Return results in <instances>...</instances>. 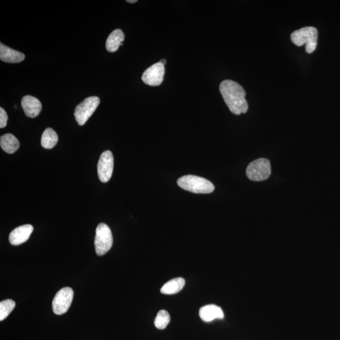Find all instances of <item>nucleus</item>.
Instances as JSON below:
<instances>
[{"label":"nucleus","mask_w":340,"mask_h":340,"mask_svg":"<svg viewBox=\"0 0 340 340\" xmlns=\"http://www.w3.org/2000/svg\"><path fill=\"white\" fill-rule=\"evenodd\" d=\"M160 62H161V64H163L164 65H165L166 64V60H165V59H161V60H160Z\"/></svg>","instance_id":"obj_21"},{"label":"nucleus","mask_w":340,"mask_h":340,"mask_svg":"<svg viewBox=\"0 0 340 340\" xmlns=\"http://www.w3.org/2000/svg\"><path fill=\"white\" fill-rule=\"evenodd\" d=\"M128 3H130V4H133V3L137 2V0H127V1Z\"/></svg>","instance_id":"obj_22"},{"label":"nucleus","mask_w":340,"mask_h":340,"mask_svg":"<svg viewBox=\"0 0 340 340\" xmlns=\"http://www.w3.org/2000/svg\"><path fill=\"white\" fill-rule=\"evenodd\" d=\"M170 316L165 310H161L158 312L155 320V325L159 329H165L170 322Z\"/></svg>","instance_id":"obj_18"},{"label":"nucleus","mask_w":340,"mask_h":340,"mask_svg":"<svg viewBox=\"0 0 340 340\" xmlns=\"http://www.w3.org/2000/svg\"><path fill=\"white\" fill-rule=\"evenodd\" d=\"M199 316L204 322H211L214 319H222L224 315L220 307L214 304L206 305L199 310Z\"/></svg>","instance_id":"obj_12"},{"label":"nucleus","mask_w":340,"mask_h":340,"mask_svg":"<svg viewBox=\"0 0 340 340\" xmlns=\"http://www.w3.org/2000/svg\"><path fill=\"white\" fill-rule=\"evenodd\" d=\"M0 145L3 150L9 154H13L19 150L20 143L16 137L11 133H6L0 139Z\"/></svg>","instance_id":"obj_15"},{"label":"nucleus","mask_w":340,"mask_h":340,"mask_svg":"<svg viewBox=\"0 0 340 340\" xmlns=\"http://www.w3.org/2000/svg\"><path fill=\"white\" fill-rule=\"evenodd\" d=\"M0 59L8 63H18L25 59V55L1 43L0 44Z\"/></svg>","instance_id":"obj_13"},{"label":"nucleus","mask_w":340,"mask_h":340,"mask_svg":"<svg viewBox=\"0 0 340 340\" xmlns=\"http://www.w3.org/2000/svg\"><path fill=\"white\" fill-rule=\"evenodd\" d=\"M74 292L70 287H64L55 294L52 301V310L55 314L65 313L72 303Z\"/></svg>","instance_id":"obj_7"},{"label":"nucleus","mask_w":340,"mask_h":340,"mask_svg":"<svg viewBox=\"0 0 340 340\" xmlns=\"http://www.w3.org/2000/svg\"><path fill=\"white\" fill-rule=\"evenodd\" d=\"M15 302L12 299H7L0 302V321L6 319L15 308Z\"/></svg>","instance_id":"obj_19"},{"label":"nucleus","mask_w":340,"mask_h":340,"mask_svg":"<svg viewBox=\"0 0 340 340\" xmlns=\"http://www.w3.org/2000/svg\"><path fill=\"white\" fill-rule=\"evenodd\" d=\"M22 107L25 115L30 118H35L39 115L42 110V104L37 98L27 95L22 98Z\"/></svg>","instance_id":"obj_11"},{"label":"nucleus","mask_w":340,"mask_h":340,"mask_svg":"<svg viewBox=\"0 0 340 340\" xmlns=\"http://www.w3.org/2000/svg\"><path fill=\"white\" fill-rule=\"evenodd\" d=\"M97 168L100 180L103 183L109 181L113 170V156L111 151H105L101 155Z\"/></svg>","instance_id":"obj_8"},{"label":"nucleus","mask_w":340,"mask_h":340,"mask_svg":"<svg viewBox=\"0 0 340 340\" xmlns=\"http://www.w3.org/2000/svg\"><path fill=\"white\" fill-rule=\"evenodd\" d=\"M34 231V228L30 224H25L18 227L11 232L9 236L10 243L14 246L20 245L26 242Z\"/></svg>","instance_id":"obj_10"},{"label":"nucleus","mask_w":340,"mask_h":340,"mask_svg":"<svg viewBox=\"0 0 340 340\" xmlns=\"http://www.w3.org/2000/svg\"><path fill=\"white\" fill-rule=\"evenodd\" d=\"M100 102L98 97H90L84 100L76 107L74 115L78 124L83 125L95 112Z\"/></svg>","instance_id":"obj_6"},{"label":"nucleus","mask_w":340,"mask_h":340,"mask_svg":"<svg viewBox=\"0 0 340 340\" xmlns=\"http://www.w3.org/2000/svg\"><path fill=\"white\" fill-rule=\"evenodd\" d=\"M125 39L124 34L122 30L116 29L111 33L106 41V49L108 52L117 51L120 45H122V42Z\"/></svg>","instance_id":"obj_14"},{"label":"nucleus","mask_w":340,"mask_h":340,"mask_svg":"<svg viewBox=\"0 0 340 340\" xmlns=\"http://www.w3.org/2000/svg\"><path fill=\"white\" fill-rule=\"evenodd\" d=\"M58 141V135L54 130L47 128L43 132L41 138V145L45 149H52Z\"/></svg>","instance_id":"obj_17"},{"label":"nucleus","mask_w":340,"mask_h":340,"mask_svg":"<svg viewBox=\"0 0 340 340\" xmlns=\"http://www.w3.org/2000/svg\"><path fill=\"white\" fill-rule=\"evenodd\" d=\"M185 279L181 277L173 279L171 281L166 282L164 286L161 287V293L165 295H172L178 293L182 290L185 286Z\"/></svg>","instance_id":"obj_16"},{"label":"nucleus","mask_w":340,"mask_h":340,"mask_svg":"<svg viewBox=\"0 0 340 340\" xmlns=\"http://www.w3.org/2000/svg\"><path fill=\"white\" fill-rule=\"evenodd\" d=\"M219 90L224 102L234 114L240 115L248 111L245 91L238 83L229 80H224L219 86Z\"/></svg>","instance_id":"obj_1"},{"label":"nucleus","mask_w":340,"mask_h":340,"mask_svg":"<svg viewBox=\"0 0 340 340\" xmlns=\"http://www.w3.org/2000/svg\"><path fill=\"white\" fill-rule=\"evenodd\" d=\"M113 244V236L109 227L104 223L98 224L96 229L95 247L98 256L104 255Z\"/></svg>","instance_id":"obj_4"},{"label":"nucleus","mask_w":340,"mask_h":340,"mask_svg":"<svg viewBox=\"0 0 340 340\" xmlns=\"http://www.w3.org/2000/svg\"><path fill=\"white\" fill-rule=\"evenodd\" d=\"M165 73V65L159 62L148 67L143 73L142 80L146 85L156 87L162 83Z\"/></svg>","instance_id":"obj_9"},{"label":"nucleus","mask_w":340,"mask_h":340,"mask_svg":"<svg viewBox=\"0 0 340 340\" xmlns=\"http://www.w3.org/2000/svg\"><path fill=\"white\" fill-rule=\"evenodd\" d=\"M177 183L184 190L195 193H210L214 190V185L210 181L195 175L181 176Z\"/></svg>","instance_id":"obj_2"},{"label":"nucleus","mask_w":340,"mask_h":340,"mask_svg":"<svg viewBox=\"0 0 340 340\" xmlns=\"http://www.w3.org/2000/svg\"><path fill=\"white\" fill-rule=\"evenodd\" d=\"M292 42L297 46L306 45V51L311 54L316 49L317 30L314 27H306L296 30L291 35Z\"/></svg>","instance_id":"obj_3"},{"label":"nucleus","mask_w":340,"mask_h":340,"mask_svg":"<svg viewBox=\"0 0 340 340\" xmlns=\"http://www.w3.org/2000/svg\"><path fill=\"white\" fill-rule=\"evenodd\" d=\"M246 173L249 180L252 181L265 180L271 175L270 162L266 158L257 159L249 164Z\"/></svg>","instance_id":"obj_5"},{"label":"nucleus","mask_w":340,"mask_h":340,"mask_svg":"<svg viewBox=\"0 0 340 340\" xmlns=\"http://www.w3.org/2000/svg\"><path fill=\"white\" fill-rule=\"evenodd\" d=\"M8 121V115L4 108H0V128H3L6 127Z\"/></svg>","instance_id":"obj_20"}]
</instances>
